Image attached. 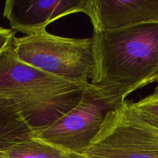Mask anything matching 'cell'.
Returning <instances> with one entry per match:
<instances>
[{"mask_svg": "<svg viewBox=\"0 0 158 158\" xmlns=\"http://www.w3.org/2000/svg\"><path fill=\"white\" fill-rule=\"evenodd\" d=\"M93 87L114 105L158 80V21L94 31Z\"/></svg>", "mask_w": 158, "mask_h": 158, "instance_id": "6da1fadb", "label": "cell"}, {"mask_svg": "<svg viewBox=\"0 0 158 158\" xmlns=\"http://www.w3.org/2000/svg\"><path fill=\"white\" fill-rule=\"evenodd\" d=\"M0 158H6V157H4V156H3V155H2V154H1V153H0Z\"/></svg>", "mask_w": 158, "mask_h": 158, "instance_id": "4fadbf2b", "label": "cell"}, {"mask_svg": "<svg viewBox=\"0 0 158 158\" xmlns=\"http://www.w3.org/2000/svg\"><path fill=\"white\" fill-rule=\"evenodd\" d=\"M34 135L16 102L0 95V152Z\"/></svg>", "mask_w": 158, "mask_h": 158, "instance_id": "ba28073f", "label": "cell"}, {"mask_svg": "<svg viewBox=\"0 0 158 158\" xmlns=\"http://www.w3.org/2000/svg\"><path fill=\"white\" fill-rule=\"evenodd\" d=\"M127 103L139 117L158 129V96L151 94L137 102Z\"/></svg>", "mask_w": 158, "mask_h": 158, "instance_id": "30bf717a", "label": "cell"}, {"mask_svg": "<svg viewBox=\"0 0 158 158\" xmlns=\"http://www.w3.org/2000/svg\"><path fill=\"white\" fill-rule=\"evenodd\" d=\"M118 106L106 100L89 83L77 106L34 136L82 155L98 134L106 114Z\"/></svg>", "mask_w": 158, "mask_h": 158, "instance_id": "5b68a950", "label": "cell"}, {"mask_svg": "<svg viewBox=\"0 0 158 158\" xmlns=\"http://www.w3.org/2000/svg\"><path fill=\"white\" fill-rule=\"evenodd\" d=\"M12 48L26 64L75 82L89 83L95 71L94 39L69 38L47 31L15 37Z\"/></svg>", "mask_w": 158, "mask_h": 158, "instance_id": "3957f363", "label": "cell"}, {"mask_svg": "<svg viewBox=\"0 0 158 158\" xmlns=\"http://www.w3.org/2000/svg\"><path fill=\"white\" fill-rule=\"evenodd\" d=\"M94 31H106L158 21V0H87L84 12Z\"/></svg>", "mask_w": 158, "mask_h": 158, "instance_id": "52a82bcc", "label": "cell"}, {"mask_svg": "<svg viewBox=\"0 0 158 158\" xmlns=\"http://www.w3.org/2000/svg\"><path fill=\"white\" fill-rule=\"evenodd\" d=\"M15 37V31L0 26V52L9 46Z\"/></svg>", "mask_w": 158, "mask_h": 158, "instance_id": "8fae6325", "label": "cell"}, {"mask_svg": "<svg viewBox=\"0 0 158 158\" xmlns=\"http://www.w3.org/2000/svg\"><path fill=\"white\" fill-rule=\"evenodd\" d=\"M87 0H7L3 17L11 29L26 35L46 31L52 22L86 10Z\"/></svg>", "mask_w": 158, "mask_h": 158, "instance_id": "8992f818", "label": "cell"}, {"mask_svg": "<svg viewBox=\"0 0 158 158\" xmlns=\"http://www.w3.org/2000/svg\"><path fill=\"white\" fill-rule=\"evenodd\" d=\"M85 158H158V129L131 110L125 100L106 114Z\"/></svg>", "mask_w": 158, "mask_h": 158, "instance_id": "277c9868", "label": "cell"}, {"mask_svg": "<svg viewBox=\"0 0 158 158\" xmlns=\"http://www.w3.org/2000/svg\"><path fill=\"white\" fill-rule=\"evenodd\" d=\"M157 86H156L155 89H154V92L153 94H154V95H156V96H158V80L157 81Z\"/></svg>", "mask_w": 158, "mask_h": 158, "instance_id": "7c38bea8", "label": "cell"}, {"mask_svg": "<svg viewBox=\"0 0 158 158\" xmlns=\"http://www.w3.org/2000/svg\"><path fill=\"white\" fill-rule=\"evenodd\" d=\"M88 84L68 81L26 64L17 58L12 43L0 52V95L16 102L35 133L77 106Z\"/></svg>", "mask_w": 158, "mask_h": 158, "instance_id": "7a4b0ae2", "label": "cell"}, {"mask_svg": "<svg viewBox=\"0 0 158 158\" xmlns=\"http://www.w3.org/2000/svg\"><path fill=\"white\" fill-rule=\"evenodd\" d=\"M6 158H85L33 137L0 152Z\"/></svg>", "mask_w": 158, "mask_h": 158, "instance_id": "9c48e42d", "label": "cell"}]
</instances>
